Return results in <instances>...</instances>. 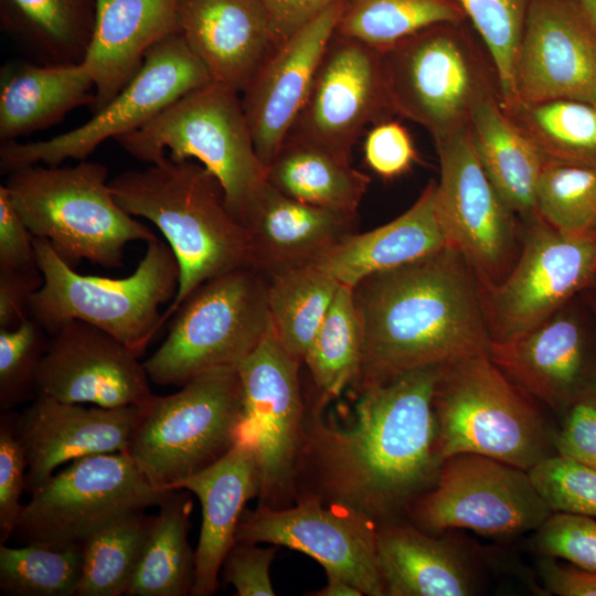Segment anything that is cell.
<instances>
[{"label": "cell", "mask_w": 596, "mask_h": 596, "mask_svg": "<svg viewBox=\"0 0 596 596\" xmlns=\"http://www.w3.org/2000/svg\"><path fill=\"white\" fill-rule=\"evenodd\" d=\"M440 365L363 389L350 425L327 422L319 395L306 417L295 499L316 496L376 525L404 520L437 482L444 459L433 405Z\"/></svg>", "instance_id": "6da1fadb"}, {"label": "cell", "mask_w": 596, "mask_h": 596, "mask_svg": "<svg viewBox=\"0 0 596 596\" xmlns=\"http://www.w3.org/2000/svg\"><path fill=\"white\" fill-rule=\"evenodd\" d=\"M352 292L362 333L356 391L413 370L490 354L481 285L448 245L372 274Z\"/></svg>", "instance_id": "7a4b0ae2"}, {"label": "cell", "mask_w": 596, "mask_h": 596, "mask_svg": "<svg viewBox=\"0 0 596 596\" xmlns=\"http://www.w3.org/2000/svg\"><path fill=\"white\" fill-rule=\"evenodd\" d=\"M117 203L163 234L180 269L179 288L160 328L202 283L253 267L244 225L231 212L220 181L195 160L166 157L109 180Z\"/></svg>", "instance_id": "3957f363"}, {"label": "cell", "mask_w": 596, "mask_h": 596, "mask_svg": "<svg viewBox=\"0 0 596 596\" xmlns=\"http://www.w3.org/2000/svg\"><path fill=\"white\" fill-rule=\"evenodd\" d=\"M433 405L444 460L469 453L529 470L556 454V429L489 354L440 365Z\"/></svg>", "instance_id": "277c9868"}, {"label": "cell", "mask_w": 596, "mask_h": 596, "mask_svg": "<svg viewBox=\"0 0 596 596\" xmlns=\"http://www.w3.org/2000/svg\"><path fill=\"white\" fill-rule=\"evenodd\" d=\"M6 175L12 203L32 235L50 242L73 267L83 259L120 267L128 243L156 237L117 203L103 163H39Z\"/></svg>", "instance_id": "5b68a950"}, {"label": "cell", "mask_w": 596, "mask_h": 596, "mask_svg": "<svg viewBox=\"0 0 596 596\" xmlns=\"http://www.w3.org/2000/svg\"><path fill=\"white\" fill-rule=\"evenodd\" d=\"M34 247L44 284L30 299L29 317L50 336L66 322H87L139 356L160 329V306L179 288V264L169 244L148 241L137 268L124 278L82 275L44 238L34 237Z\"/></svg>", "instance_id": "8992f818"}, {"label": "cell", "mask_w": 596, "mask_h": 596, "mask_svg": "<svg viewBox=\"0 0 596 596\" xmlns=\"http://www.w3.org/2000/svg\"><path fill=\"white\" fill-rule=\"evenodd\" d=\"M116 141L149 164L166 157L198 161L220 181L240 222L266 183V168L255 150L241 93L216 81L183 95Z\"/></svg>", "instance_id": "52a82bcc"}, {"label": "cell", "mask_w": 596, "mask_h": 596, "mask_svg": "<svg viewBox=\"0 0 596 596\" xmlns=\"http://www.w3.org/2000/svg\"><path fill=\"white\" fill-rule=\"evenodd\" d=\"M466 23L428 26L382 52L395 114L422 126L434 142L469 128L481 103L501 102L491 57Z\"/></svg>", "instance_id": "ba28073f"}, {"label": "cell", "mask_w": 596, "mask_h": 596, "mask_svg": "<svg viewBox=\"0 0 596 596\" xmlns=\"http://www.w3.org/2000/svg\"><path fill=\"white\" fill-rule=\"evenodd\" d=\"M243 392L236 368H222L190 380L178 392L142 406L126 453L159 490L221 459L238 441Z\"/></svg>", "instance_id": "9c48e42d"}, {"label": "cell", "mask_w": 596, "mask_h": 596, "mask_svg": "<svg viewBox=\"0 0 596 596\" xmlns=\"http://www.w3.org/2000/svg\"><path fill=\"white\" fill-rule=\"evenodd\" d=\"M268 279L253 267L198 286L173 313L162 344L143 363L149 380L182 386L212 370L238 368L270 330Z\"/></svg>", "instance_id": "30bf717a"}, {"label": "cell", "mask_w": 596, "mask_h": 596, "mask_svg": "<svg viewBox=\"0 0 596 596\" xmlns=\"http://www.w3.org/2000/svg\"><path fill=\"white\" fill-rule=\"evenodd\" d=\"M170 491L157 489L126 451L81 457L31 493L11 539L83 545L107 524L159 505Z\"/></svg>", "instance_id": "8fae6325"}, {"label": "cell", "mask_w": 596, "mask_h": 596, "mask_svg": "<svg viewBox=\"0 0 596 596\" xmlns=\"http://www.w3.org/2000/svg\"><path fill=\"white\" fill-rule=\"evenodd\" d=\"M211 81L210 72L184 38L180 33L170 35L147 52L136 75L82 126L47 140L1 143V172L86 160L106 140L142 127L177 99Z\"/></svg>", "instance_id": "7c38bea8"}, {"label": "cell", "mask_w": 596, "mask_h": 596, "mask_svg": "<svg viewBox=\"0 0 596 596\" xmlns=\"http://www.w3.org/2000/svg\"><path fill=\"white\" fill-rule=\"evenodd\" d=\"M552 511L528 470L478 454H456L441 465L437 482L406 518L429 533L470 530L507 536L535 531Z\"/></svg>", "instance_id": "4fadbf2b"}, {"label": "cell", "mask_w": 596, "mask_h": 596, "mask_svg": "<svg viewBox=\"0 0 596 596\" xmlns=\"http://www.w3.org/2000/svg\"><path fill=\"white\" fill-rule=\"evenodd\" d=\"M522 248L508 275L482 289L492 343H503L543 323L596 278V231L565 236L536 212L525 219Z\"/></svg>", "instance_id": "5bb4252c"}, {"label": "cell", "mask_w": 596, "mask_h": 596, "mask_svg": "<svg viewBox=\"0 0 596 596\" xmlns=\"http://www.w3.org/2000/svg\"><path fill=\"white\" fill-rule=\"evenodd\" d=\"M435 212L447 245L467 260L482 289L500 283L518 255L517 214L503 202L475 151L470 127L435 141Z\"/></svg>", "instance_id": "9a60e30c"}, {"label": "cell", "mask_w": 596, "mask_h": 596, "mask_svg": "<svg viewBox=\"0 0 596 596\" xmlns=\"http://www.w3.org/2000/svg\"><path fill=\"white\" fill-rule=\"evenodd\" d=\"M272 328L238 365L243 392L241 435L255 446L259 470V504L283 508L295 498V481L306 405L299 368Z\"/></svg>", "instance_id": "2e32d148"}, {"label": "cell", "mask_w": 596, "mask_h": 596, "mask_svg": "<svg viewBox=\"0 0 596 596\" xmlns=\"http://www.w3.org/2000/svg\"><path fill=\"white\" fill-rule=\"evenodd\" d=\"M394 116L382 53L334 33L287 137L351 162L358 139L373 125Z\"/></svg>", "instance_id": "e0dca14e"}, {"label": "cell", "mask_w": 596, "mask_h": 596, "mask_svg": "<svg viewBox=\"0 0 596 596\" xmlns=\"http://www.w3.org/2000/svg\"><path fill=\"white\" fill-rule=\"evenodd\" d=\"M296 501L292 507L246 508L236 541L299 551L363 595L385 596L377 563L376 524L349 508L326 504L316 496L301 494Z\"/></svg>", "instance_id": "ac0fdd59"}, {"label": "cell", "mask_w": 596, "mask_h": 596, "mask_svg": "<svg viewBox=\"0 0 596 596\" xmlns=\"http://www.w3.org/2000/svg\"><path fill=\"white\" fill-rule=\"evenodd\" d=\"M519 105H596V21L581 0H532L515 62Z\"/></svg>", "instance_id": "d6986e66"}, {"label": "cell", "mask_w": 596, "mask_h": 596, "mask_svg": "<svg viewBox=\"0 0 596 596\" xmlns=\"http://www.w3.org/2000/svg\"><path fill=\"white\" fill-rule=\"evenodd\" d=\"M138 355L110 333L84 321L51 337L36 379V396L100 407L146 405L153 396Z\"/></svg>", "instance_id": "ffe728a7"}, {"label": "cell", "mask_w": 596, "mask_h": 596, "mask_svg": "<svg viewBox=\"0 0 596 596\" xmlns=\"http://www.w3.org/2000/svg\"><path fill=\"white\" fill-rule=\"evenodd\" d=\"M347 3L329 7L281 41L241 93L255 150L265 168L283 146L306 103Z\"/></svg>", "instance_id": "44dd1931"}, {"label": "cell", "mask_w": 596, "mask_h": 596, "mask_svg": "<svg viewBox=\"0 0 596 596\" xmlns=\"http://www.w3.org/2000/svg\"><path fill=\"white\" fill-rule=\"evenodd\" d=\"M142 406L85 407L38 395L18 415L32 493L56 468L81 457L126 451Z\"/></svg>", "instance_id": "7402d4cb"}, {"label": "cell", "mask_w": 596, "mask_h": 596, "mask_svg": "<svg viewBox=\"0 0 596 596\" xmlns=\"http://www.w3.org/2000/svg\"><path fill=\"white\" fill-rule=\"evenodd\" d=\"M385 596H470L481 583L473 550L458 530L429 533L411 521L376 525Z\"/></svg>", "instance_id": "603a6c76"}, {"label": "cell", "mask_w": 596, "mask_h": 596, "mask_svg": "<svg viewBox=\"0 0 596 596\" xmlns=\"http://www.w3.org/2000/svg\"><path fill=\"white\" fill-rule=\"evenodd\" d=\"M178 17L212 79L240 93L279 44L262 0H179Z\"/></svg>", "instance_id": "cb8c5ba5"}, {"label": "cell", "mask_w": 596, "mask_h": 596, "mask_svg": "<svg viewBox=\"0 0 596 596\" xmlns=\"http://www.w3.org/2000/svg\"><path fill=\"white\" fill-rule=\"evenodd\" d=\"M241 223L248 235L253 268L269 279L316 264L358 232L359 215L300 202L266 181Z\"/></svg>", "instance_id": "d4e9b609"}, {"label": "cell", "mask_w": 596, "mask_h": 596, "mask_svg": "<svg viewBox=\"0 0 596 596\" xmlns=\"http://www.w3.org/2000/svg\"><path fill=\"white\" fill-rule=\"evenodd\" d=\"M489 355L509 379L553 412L566 414L594 396L587 385L584 334L573 316L556 312L517 339L492 343Z\"/></svg>", "instance_id": "484cf974"}, {"label": "cell", "mask_w": 596, "mask_h": 596, "mask_svg": "<svg viewBox=\"0 0 596 596\" xmlns=\"http://www.w3.org/2000/svg\"><path fill=\"white\" fill-rule=\"evenodd\" d=\"M174 489L195 494L202 507L191 595L210 596L219 587V575L224 558L236 542L237 525L246 503L259 493L254 444L241 435L221 459L179 482Z\"/></svg>", "instance_id": "4316f807"}, {"label": "cell", "mask_w": 596, "mask_h": 596, "mask_svg": "<svg viewBox=\"0 0 596 596\" xmlns=\"http://www.w3.org/2000/svg\"><path fill=\"white\" fill-rule=\"evenodd\" d=\"M179 0H96L95 26L84 65L95 89L93 114L140 70L147 52L180 33Z\"/></svg>", "instance_id": "83f0119b"}, {"label": "cell", "mask_w": 596, "mask_h": 596, "mask_svg": "<svg viewBox=\"0 0 596 596\" xmlns=\"http://www.w3.org/2000/svg\"><path fill=\"white\" fill-rule=\"evenodd\" d=\"M435 189L436 181L430 180L403 214L369 232L347 236L316 265L340 285L353 288L372 274L447 246L435 212Z\"/></svg>", "instance_id": "f1b7e54d"}, {"label": "cell", "mask_w": 596, "mask_h": 596, "mask_svg": "<svg viewBox=\"0 0 596 596\" xmlns=\"http://www.w3.org/2000/svg\"><path fill=\"white\" fill-rule=\"evenodd\" d=\"M94 89V81L84 63H6L0 68V142L44 130L73 109L91 107Z\"/></svg>", "instance_id": "f546056e"}, {"label": "cell", "mask_w": 596, "mask_h": 596, "mask_svg": "<svg viewBox=\"0 0 596 596\" xmlns=\"http://www.w3.org/2000/svg\"><path fill=\"white\" fill-rule=\"evenodd\" d=\"M470 135L485 172L508 207L523 219L534 214L535 189L546 159L499 98L476 108Z\"/></svg>", "instance_id": "4dcf8cb0"}, {"label": "cell", "mask_w": 596, "mask_h": 596, "mask_svg": "<svg viewBox=\"0 0 596 596\" xmlns=\"http://www.w3.org/2000/svg\"><path fill=\"white\" fill-rule=\"evenodd\" d=\"M96 0H0V29L44 65L84 62Z\"/></svg>", "instance_id": "1f68e13d"}, {"label": "cell", "mask_w": 596, "mask_h": 596, "mask_svg": "<svg viewBox=\"0 0 596 596\" xmlns=\"http://www.w3.org/2000/svg\"><path fill=\"white\" fill-rule=\"evenodd\" d=\"M266 181L300 202L358 214L371 178L323 148L287 137L266 167Z\"/></svg>", "instance_id": "d6a6232c"}, {"label": "cell", "mask_w": 596, "mask_h": 596, "mask_svg": "<svg viewBox=\"0 0 596 596\" xmlns=\"http://www.w3.org/2000/svg\"><path fill=\"white\" fill-rule=\"evenodd\" d=\"M184 489L171 490L158 505L127 596L191 595L195 551L188 542L192 499Z\"/></svg>", "instance_id": "836d02e7"}, {"label": "cell", "mask_w": 596, "mask_h": 596, "mask_svg": "<svg viewBox=\"0 0 596 596\" xmlns=\"http://www.w3.org/2000/svg\"><path fill=\"white\" fill-rule=\"evenodd\" d=\"M340 284L316 264L268 279L267 301L272 330L298 363L319 330Z\"/></svg>", "instance_id": "e575fe53"}, {"label": "cell", "mask_w": 596, "mask_h": 596, "mask_svg": "<svg viewBox=\"0 0 596 596\" xmlns=\"http://www.w3.org/2000/svg\"><path fill=\"white\" fill-rule=\"evenodd\" d=\"M464 22L468 20L458 0H351L334 33L382 53L428 26Z\"/></svg>", "instance_id": "d590c367"}, {"label": "cell", "mask_w": 596, "mask_h": 596, "mask_svg": "<svg viewBox=\"0 0 596 596\" xmlns=\"http://www.w3.org/2000/svg\"><path fill=\"white\" fill-rule=\"evenodd\" d=\"M508 115L546 160L596 169V105L557 98L522 103Z\"/></svg>", "instance_id": "8d00e7d4"}, {"label": "cell", "mask_w": 596, "mask_h": 596, "mask_svg": "<svg viewBox=\"0 0 596 596\" xmlns=\"http://www.w3.org/2000/svg\"><path fill=\"white\" fill-rule=\"evenodd\" d=\"M304 363L327 401L354 385L362 363V333L352 288L340 285Z\"/></svg>", "instance_id": "74e56055"}, {"label": "cell", "mask_w": 596, "mask_h": 596, "mask_svg": "<svg viewBox=\"0 0 596 596\" xmlns=\"http://www.w3.org/2000/svg\"><path fill=\"white\" fill-rule=\"evenodd\" d=\"M152 521L153 515L137 512L92 534L82 545L83 567L76 596L126 595Z\"/></svg>", "instance_id": "f35d334b"}, {"label": "cell", "mask_w": 596, "mask_h": 596, "mask_svg": "<svg viewBox=\"0 0 596 596\" xmlns=\"http://www.w3.org/2000/svg\"><path fill=\"white\" fill-rule=\"evenodd\" d=\"M82 545H0V589L11 596H76Z\"/></svg>", "instance_id": "ab89813d"}, {"label": "cell", "mask_w": 596, "mask_h": 596, "mask_svg": "<svg viewBox=\"0 0 596 596\" xmlns=\"http://www.w3.org/2000/svg\"><path fill=\"white\" fill-rule=\"evenodd\" d=\"M535 212L565 236L596 231V169L545 160L535 189Z\"/></svg>", "instance_id": "60d3db41"}, {"label": "cell", "mask_w": 596, "mask_h": 596, "mask_svg": "<svg viewBox=\"0 0 596 596\" xmlns=\"http://www.w3.org/2000/svg\"><path fill=\"white\" fill-rule=\"evenodd\" d=\"M496 67L501 106H519L515 62L532 0H458Z\"/></svg>", "instance_id": "b9f144b4"}, {"label": "cell", "mask_w": 596, "mask_h": 596, "mask_svg": "<svg viewBox=\"0 0 596 596\" xmlns=\"http://www.w3.org/2000/svg\"><path fill=\"white\" fill-rule=\"evenodd\" d=\"M50 334L32 318L0 329V408L12 411L36 397V379Z\"/></svg>", "instance_id": "7bdbcfd3"}, {"label": "cell", "mask_w": 596, "mask_h": 596, "mask_svg": "<svg viewBox=\"0 0 596 596\" xmlns=\"http://www.w3.org/2000/svg\"><path fill=\"white\" fill-rule=\"evenodd\" d=\"M528 472L552 512L596 519V469L554 454Z\"/></svg>", "instance_id": "ee69618b"}, {"label": "cell", "mask_w": 596, "mask_h": 596, "mask_svg": "<svg viewBox=\"0 0 596 596\" xmlns=\"http://www.w3.org/2000/svg\"><path fill=\"white\" fill-rule=\"evenodd\" d=\"M531 546L540 556L596 572V519L552 512L535 530Z\"/></svg>", "instance_id": "f6af8a7d"}, {"label": "cell", "mask_w": 596, "mask_h": 596, "mask_svg": "<svg viewBox=\"0 0 596 596\" xmlns=\"http://www.w3.org/2000/svg\"><path fill=\"white\" fill-rule=\"evenodd\" d=\"M18 415L4 411L0 415V543L14 531L24 504L21 496L26 488L28 460L22 443Z\"/></svg>", "instance_id": "bcb514c9"}, {"label": "cell", "mask_w": 596, "mask_h": 596, "mask_svg": "<svg viewBox=\"0 0 596 596\" xmlns=\"http://www.w3.org/2000/svg\"><path fill=\"white\" fill-rule=\"evenodd\" d=\"M363 158L366 166L384 180L407 173L419 161L409 131L394 118L369 128L363 142Z\"/></svg>", "instance_id": "7dc6e473"}, {"label": "cell", "mask_w": 596, "mask_h": 596, "mask_svg": "<svg viewBox=\"0 0 596 596\" xmlns=\"http://www.w3.org/2000/svg\"><path fill=\"white\" fill-rule=\"evenodd\" d=\"M276 551L275 545L259 547L236 541L222 565L224 583L235 588L236 596H274L269 571Z\"/></svg>", "instance_id": "c3c4849f"}, {"label": "cell", "mask_w": 596, "mask_h": 596, "mask_svg": "<svg viewBox=\"0 0 596 596\" xmlns=\"http://www.w3.org/2000/svg\"><path fill=\"white\" fill-rule=\"evenodd\" d=\"M556 454L596 469V397L575 404L555 432Z\"/></svg>", "instance_id": "681fc988"}, {"label": "cell", "mask_w": 596, "mask_h": 596, "mask_svg": "<svg viewBox=\"0 0 596 596\" xmlns=\"http://www.w3.org/2000/svg\"><path fill=\"white\" fill-rule=\"evenodd\" d=\"M38 267L34 236L15 210L4 183L0 185V269Z\"/></svg>", "instance_id": "f907efd6"}, {"label": "cell", "mask_w": 596, "mask_h": 596, "mask_svg": "<svg viewBox=\"0 0 596 596\" xmlns=\"http://www.w3.org/2000/svg\"><path fill=\"white\" fill-rule=\"evenodd\" d=\"M43 284L39 267L0 269V329H13L29 318L30 299Z\"/></svg>", "instance_id": "816d5d0a"}, {"label": "cell", "mask_w": 596, "mask_h": 596, "mask_svg": "<svg viewBox=\"0 0 596 596\" xmlns=\"http://www.w3.org/2000/svg\"><path fill=\"white\" fill-rule=\"evenodd\" d=\"M540 579L549 594L557 596H596V572L564 564L558 558L541 556Z\"/></svg>", "instance_id": "f5cc1de1"}, {"label": "cell", "mask_w": 596, "mask_h": 596, "mask_svg": "<svg viewBox=\"0 0 596 596\" xmlns=\"http://www.w3.org/2000/svg\"><path fill=\"white\" fill-rule=\"evenodd\" d=\"M279 43L329 7L351 0H262Z\"/></svg>", "instance_id": "db71d44e"}, {"label": "cell", "mask_w": 596, "mask_h": 596, "mask_svg": "<svg viewBox=\"0 0 596 596\" xmlns=\"http://www.w3.org/2000/svg\"><path fill=\"white\" fill-rule=\"evenodd\" d=\"M327 574V585L311 595L313 596H361L360 589L343 579L342 577L332 574Z\"/></svg>", "instance_id": "11a10c76"}, {"label": "cell", "mask_w": 596, "mask_h": 596, "mask_svg": "<svg viewBox=\"0 0 596 596\" xmlns=\"http://www.w3.org/2000/svg\"><path fill=\"white\" fill-rule=\"evenodd\" d=\"M585 9L588 11V13L593 17V19L596 21V0H581Z\"/></svg>", "instance_id": "9f6ffc18"}, {"label": "cell", "mask_w": 596, "mask_h": 596, "mask_svg": "<svg viewBox=\"0 0 596 596\" xmlns=\"http://www.w3.org/2000/svg\"><path fill=\"white\" fill-rule=\"evenodd\" d=\"M593 309H594V313H595V318H596V300L593 302Z\"/></svg>", "instance_id": "6f0895ef"}, {"label": "cell", "mask_w": 596, "mask_h": 596, "mask_svg": "<svg viewBox=\"0 0 596 596\" xmlns=\"http://www.w3.org/2000/svg\"><path fill=\"white\" fill-rule=\"evenodd\" d=\"M592 286H596V278H595V280H594V283H593V285H592Z\"/></svg>", "instance_id": "680465c9"}]
</instances>
